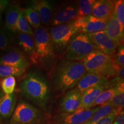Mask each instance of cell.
I'll list each match as a JSON object with an SVG mask.
<instances>
[{"label": "cell", "mask_w": 124, "mask_h": 124, "mask_svg": "<svg viewBox=\"0 0 124 124\" xmlns=\"http://www.w3.org/2000/svg\"><path fill=\"white\" fill-rule=\"evenodd\" d=\"M1 24H2V18H1V15H0V26H1Z\"/></svg>", "instance_id": "35"}, {"label": "cell", "mask_w": 124, "mask_h": 124, "mask_svg": "<svg viewBox=\"0 0 124 124\" xmlns=\"http://www.w3.org/2000/svg\"><path fill=\"white\" fill-rule=\"evenodd\" d=\"M51 90L48 78L38 69L29 71L20 84V91L23 95L43 108H46L50 100Z\"/></svg>", "instance_id": "2"}, {"label": "cell", "mask_w": 124, "mask_h": 124, "mask_svg": "<svg viewBox=\"0 0 124 124\" xmlns=\"http://www.w3.org/2000/svg\"><path fill=\"white\" fill-rule=\"evenodd\" d=\"M94 50H96L95 47L87 34L78 33L72 38L65 49V59L81 61Z\"/></svg>", "instance_id": "5"}, {"label": "cell", "mask_w": 124, "mask_h": 124, "mask_svg": "<svg viewBox=\"0 0 124 124\" xmlns=\"http://www.w3.org/2000/svg\"><path fill=\"white\" fill-rule=\"evenodd\" d=\"M95 0H80L78 4L77 17H84L91 15L92 8Z\"/></svg>", "instance_id": "27"}, {"label": "cell", "mask_w": 124, "mask_h": 124, "mask_svg": "<svg viewBox=\"0 0 124 124\" xmlns=\"http://www.w3.org/2000/svg\"><path fill=\"white\" fill-rule=\"evenodd\" d=\"M108 19L97 18L90 15L84 17H77L74 20V23L78 33L88 34L104 31Z\"/></svg>", "instance_id": "8"}, {"label": "cell", "mask_w": 124, "mask_h": 124, "mask_svg": "<svg viewBox=\"0 0 124 124\" xmlns=\"http://www.w3.org/2000/svg\"><path fill=\"white\" fill-rule=\"evenodd\" d=\"M104 31L106 35L117 43L118 46L123 43L124 32H122L120 24L114 13L108 18L106 27Z\"/></svg>", "instance_id": "19"}, {"label": "cell", "mask_w": 124, "mask_h": 124, "mask_svg": "<svg viewBox=\"0 0 124 124\" xmlns=\"http://www.w3.org/2000/svg\"><path fill=\"white\" fill-rule=\"evenodd\" d=\"M17 95L15 93L6 94L0 90V122L12 115L16 108Z\"/></svg>", "instance_id": "17"}, {"label": "cell", "mask_w": 124, "mask_h": 124, "mask_svg": "<svg viewBox=\"0 0 124 124\" xmlns=\"http://www.w3.org/2000/svg\"><path fill=\"white\" fill-rule=\"evenodd\" d=\"M108 80L105 79L95 86L89 88L82 92L81 101L79 108H91L93 102L96 98L102 91L108 88Z\"/></svg>", "instance_id": "16"}, {"label": "cell", "mask_w": 124, "mask_h": 124, "mask_svg": "<svg viewBox=\"0 0 124 124\" xmlns=\"http://www.w3.org/2000/svg\"><path fill=\"white\" fill-rule=\"evenodd\" d=\"M111 56H108L100 51L94 50L81 60L87 72L101 73L108 79L115 78L117 71L114 69L111 62Z\"/></svg>", "instance_id": "4"}, {"label": "cell", "mask_w": 124, "mask_h": 124, "mask_svg": "<svg viewBox=\"0 0 124 124\" xmlns=\"http://www.w3.org/2000/svg\"><path fill=\"white\" fill-rule=\"evenodd\" d=\"M113 124H124V110L120 111L116 116Z\"/></svg>", "instance_id": "33"}, {"label": "cell", "mask_w": 124, "mask_h": 124, "mask_svg": "<svg viewBox=\"0 0 124 124\" xmlns=\"http://www.w3.org/2000/svg\"><path fill=\"white\" fill-rule=\"evenodd\" d=\"M114 14L116 19L120 24L122 32H124V1H116Z\"/></svg>", "instance_id": "30"}, {"label": "cell", "mask_w": 124, "mask_h": 124, "mask_svg": "<svg viewBox=\"0 0 124 124\" xmlns=\"http://www.w3.org/2000/svg\"><path fill=\"white\" fill-rule=\"evenodd\" d=\"M117 52L111 56V62L115 69L117 71L120 70L121 68L124 67V46L122 43L118 46Z\"/></svg>", "instance_id": "28"}, {"label": "cell", "mask_w": 124, "mask_h": 124, "mask_svg": "<svg viewBox=\"0 0 124 124\" xmlns=\"http://www.w3.org/2000/svg\"><path fill=\"white\" fill-rule=\"evenodd\" d=\"M35 10L39 16L41 24L46 27L51 24L54 12L55 4L48 0H33L31 1L30 7Z\"/></svg>", "instance_id": "12"}, {"label": "cell", "mask_w": 124, "mask_h": 124, "mask_svg": "<svg viewBox=\"0 0 124 124\" xmlns=\"http://www.w3.org/2000/svg\"><path fill=\"white\" fill-rule=\"evenodd\" d=\"M82 92L76 88L66 93L60 102V110L62 115L73 113L79 107Z\"/></svg>", "instance_id": "13"}, {"label": "cell", "mask_w": 124, "mask_h": 124, "mask_svg": "<svg viewBox=\"0 0 124 124\" xmlns=\"http://www.w3.org/2000/svg\"><path fill=\"white\" fill-rule=\"evenodd\" d=\"M21 9L19 6L16 4H12L8 8L7 10L5 27L12 33L17 32L16 24Z\"/></svg>", "instance_id": "21"}, {"label": "cell", "mask_w": 124, "mask_h": 124, "mask_svg": "<svg viewBox=\"0 0 124 124\" xmlns=\"http://www.w3.org/2000/svg\"><path fill=\"white\" fill-rule=\"evenodd\" d=\"M86 72L81 61L62 60L51 69L49 80L51 87L58 93L67 92L75 87Z\"/></svg>", "instance_id": "1"}, {"label": "cell", "mask_w": 124, "mask_h": 124, "mask_svg": "<svg viewBox=\"0 0 124 124\" xmlns=\"http://www.w3.org/2000/svg\"><path fill=\"white\" fill-rule=\"evenodd\" d=\"M16 80L15 77H8L3 78L0 81L1 90L4 94H10L14 93Z\"/></svg>", "instance_id": "29"}, {"label": "cell", "mask_w": 124, "mask_h": 124, "mask_svg": "<svg viewBox=\"0 0 124 124\" xmlns=\"http://www.w3.org/2000/svg\"><path fill=\"white\" fill-rule=\"evenodd\" d=\"M49 32L56 55L66 49L72 38L78 33L74 21L52 27Z\"/></svg>", "instance_id": "6"}, {"label": "cell", "mask_w": 124, "mask_h": 124, "mask_svg": "<svg viewBox=\"0 0 124 124\" xmlns=\"http://www.w3.org/2000/svg\"><path fill=\"white\" fill-rule=\"evenodd\" d=\"M120 112H115L111 113V114H109V115L107 116L104 118H103L101 119V120H98V121L91 124H113V122H114V120H115L116 116L118 115V114Z\"/></svg>", "instance_id": "32"}, {"label": "cell", "mask_w": 124, "mask_h": 124, "mask_svg": "<svg viewBox=\"0 0 124 124\" xmlns=\"http://www.w3.org/2000/svg\"><path fill=\"white\" fill-rule=\"evenodd\" d=\"M122 110H124V108H114V106H111L110 105L105 103V104L101 105L100 108L93 114L92 117L87 121L84 124H91L94 123V122L98 121V120L103 118L109 115L111 113L115 112H120Z\"/></svg>", "instance_id": "22"}, {"label": "cell", "mask_w": 124, "mask_h": 124, "mask_svg": "<svg viewBox=\"0 0 124 124\" xmlns=\"http://www.w3.org/2000/svg\"><path fill=\"white\" fill-rule=\"evenodd\" d=\"M12 33L5 27L0 28V50L9 51L11 49Z\"/></svg>", "instance_id": "23"}, {"label": "cell", "mask_w": 124, "mask_h": 124, "mask_svg": "<svg viewBox=\"0 0 124 124\" xmlns=\"http://www.w3.org/2000/svg\"><path fill=\"white\" fill-rule=\"evenodd\" d=\"M40 117V110L36 107L21 101L15 108L10 124H35Z\"/></svg>", "instance_id": "7"}, {"label": "cell", "mask_w": 124, "mask_h": 124, "mask_svg": "<svg viewBox=\"0 0 124 124\" xmlns=\"http://www.w3.org/2000/svg\"><path fill=\"white\" fill-rule=\"evenodd\" d=\"M16 27L17 32L26 33L31 36H33V31L32 27L26 19L22 9H21V11L18 16Z\"/></svg>", "instance_id": "26"}, {"label": "cell", "mask_w": 124, "mask_h": 124, "mask_svg": "<svg viewBox=\"0 0 124 124\" xmlns=\"http://www.w3.org/2000/svg\"><path fill=\"white\" fill-rule=\"evenodd\" d=\"M9 4V1L7 0H0V15L7 8Z\"/></svg>", "instance_id": "34"}, {"label": "cell", "mask_w": 124, "mask_h": 124, "mask_svg": "<svg viewBox=\"0 0 124 124\" xmlns=\"http://www.w3.org/2000/svg\"><path fill=\"white\" fill-rule=\"evenodd\" d=\"M87 35L96 49L105 55L112 56L117 51L118 45L111 40L104 31L88 33Z\"/></svg>", "instance_id": "9"}, {"label": "cell", "mask_w": 124, "mask_h": 124, "mask_svg": "<svg viewBox=\"0 0 124 124\" xmlns=\"http://www.w3.org/2000/svg\"><path fill=\"white\" fill-rule=\"evenodd\" d=\"M27 21L33 29H36L41 26V21L38 13L31 7L22 9Z\"/></svg>", "instance_id": "24"}, {"label": "cell", "mask_w": 124, "mask_h": 124, "mask_svg": "<svg viewBox=\"0 0 124 124\" xmlns=\"http://www.w3.org/2000/svg\"><path fill=\"white\" fill-rule=\"evenodd\" d=\"M106 103L116 108H124V89L120 90L110 100L108 101Z\"/></svg>", "instance_id": "31"}, {"label": "cell", "mask_w": 124, "mask_h": 124, "mask_svg": "<svg viewBox=\"0 0 124 124\" xmlns=\"http://www.w3.org/2000/svg\"><path fill=\"white\" fill-rule=\"evenodd\" d=\"M16 40L20 49L27 56L31 64L38 66V57L33 36L18 32Z\"/></svg>", "instance_id": "15"}, {"label": "cell", "mask_w": 124, "mask_h": 124, "mask_svg": "<svg viewBox=\"0 0 124 124\" xmlns=\"http://www.w3.org/2000/svg\"><path fill=\"white\" fill-rule=\"evenodd\" d=\"M78 5L73 4L63 5L55 9L51 22L52 27L74 21L77 17Z\"/></svg>", "instance_id": "10"}, {"label": "cell", "mask_w": 124, "mask_h": 124, "mask_svg": "<svg viewBox=\"0 0 124 124\" xmlns=\"http://www.w3.org/2000/svg\"><path fill=\"white\" fill-rule=\"evenodd\" d=\"M116 1L98 0L93 4L91 14L100 18H108L114 13Z\"/></svg>", "instance_id": "18"}, {"label": "cell", "mask_w": 124, "mask_h": 124, "mask_svg": "<svg viewBox=\"0 0 124 124\" xmlns=\"http://www.w3.org/2000/svg\"><path fill=\"white\" fill-rule=\"evenodd\" d=\"M101 106L91 108L79 107L75 111L69 114L62 115L60 124H83L87 121Z\"/></svg>", "instance_id": "14"}, {"label": "cell", "mask_w": 124, "mask_h": 124, "mask_svg": "<svg viewBox=\"0 0 124 124\" xmlns=\"http://www.w3.org/2000/svg\"><path fill=\"white\" fill-rule=\"evenodd\" d=\"M105 79H108L101 73L86 72L80 79L75 88L80 92H83L89 88L98 85Z\"/></svg>", "instance_id": "20"}, {"label": "cell", "mask_w": 124, "mask_h": 124, "mask_svg": "<svg viewBox=\"0 0 124 124\" xmlns=\"http://www.w3.org/2000/svg\"><path fill=\"white\" fill-rule=\"evenodd\" d=\"M36 51L38 57V66L43 70L51 69L54 65L57 55L49 31L41 26L33 32Z\"/></svg>", "instance_id": "3"}, {"label": "cell", "mask_w": 124, "mask_h": 124, "mask_svg": "<svg viewBox=\"0 0 124 124\" xmlns=\"http://www.w3.org/2000/svg\"><path fill=\"white\" fill-rule=\"evenodd\" d=\"M0 64L27 70L31 65L27 56L20 49H11L0 58Z\"/></svg>", "instance_id": "11"}, {"label": "cell", "mask_w": 124, "mask_h": 124, "mask_svg": "<svg viewBox=\"0 0 124 124\" xmlns=\"http://www.w3.org/2000/svg\"><path fill=\"white\" fill-rule=\"evenodd\" d=\"M25 71L24 69L0 64V78L8 77H20L25 73Z\"/></svg>", "instance_id": "25"}]
</instances>
